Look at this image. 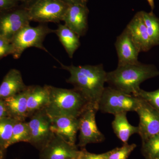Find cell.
I'll use <instances>...</instances> for the list:
<instances>
[{
  "mask_svg": "<svg viewBox=\"0 0 159 159\" xmlns=\"http://www.w3.org/2000/svg\"><path fill=\"white\" fill-rule=\"evenodd\" d=\"M31 22L25 6L0 11V36L11 42L16 33Z\"/></svg>",
  "mask_w": 159,
  "mask_h": 159,
  "instance_id": "7",
  "label": "cell"
},
{
  "mask_svg": "<svg viewBox=\"0 0 159 159\" xmlns=\"http://www.w3.org/2000/svg\"><path fill=\"white\" fill-rule=\"evenodd\" d=\"M13 48L11 42L0 36V60L9 55H12Z\"/></svg>",
  "mask_w": 159,
  "mask_h": 159,
  "instance_id": "27",
  "label": "cell"
},
{
  "mask_svg": "<svg viewBox=\"0 0 159 159\" xmlns=\"http://www.w3.org/2000/svg\"><path fill=\"white\" fill-rule=\"evenodd\" d=\"M141 98L111 87H105L98 104V110L103 113L116 114L135 111Z\"/></svg>",
  "mask_w": 159,
  "mask_h": 159,
  "instance_id": "5",
  "label": "cell"
},
{
  "mask_svg": "<svg viewBox=\"0 0 159 159\" xmlns=\"http://www.w3.org/2000/svg\"><path fill=\"white\" fill-rule=\"evenodd\" d=\"M98 111L90 106L79 117V141L77 146L84 148L88 144L100 143L105 139L97 127L96 115Z\"/></svg>",
  "mask_w": 159,
  "mask_h": 159,
  "instance_id": "9",
  "label": "cell"
},
{
  "mask_svg": "<svg viewBox=\"0 0 159 159\" xmlns=\"http://www.w3.org/2000/svg\"><path fill=\"white\" fill-rule=\"evenodd\" d=\"M126 28L140 52H147L153 47L143 20L141 11L136 13Z\"/></svg>",
  "mask_w": 159,
  "mask_h": 159,
  "instance_id": "14",
  "label": "cell"
},
{
  "mask_svg": "<svg viewBox=\"0 0 159 159\" xmlns=\"http://www.w3.org/2000/svg\"><path fill=\"white\" fill-rule=\"evenodd\" d=\"M70 159H79V155H78V156H77V157H76Z\"/></svg>",
  "mask_w": 159,
  "mask_h": 159,
  "instance_id": "35",
  "label": "cell"
},
{
  "mask_svg": "<svg viewBox=\"0 0 159 159\" xmlns=\"http://www.w3.org/2000/svg\"><path fill=\"white\" fill-rule=\"evenodd\" d=\"M157 159H159V158H158Z\"/></svg>",
  "mask_w": 159,
  "mask_h": 159,
  "instance_id": "36",
  "label": "cell"
},
{
  "mask_svg": "<svg viewBox=\"0 0 159 159\" xmlns=\"http://www.w3.org/2000/svg\"><path fill=\"white\" fill-rule=\"evenodd\" d=\"M89 14V9L87 5H69L63 21L80 37L83 36L88 29Z\"/></svg>",
  "mask_w": 159,
  "mask_h": 159,
  "instance_id": "13",
  "label": "cell"
},
{
  "mask_svg": "<svg viewBox=\"0 0 159 159\" xmlns=\"http://www.w3.org/2000/svg\"><path fill=\"white\" fill-rule=\"evenodd\" d=\"M28 122L31 132V140L29 143L40 151L54 136L51 130V118L43 109L33 114Z\"/></svg>",
  "mask_w": 159,
  "mask_h": 159,
  "instance_id": "8",
  "label": "cell"
},
{
  "mask_svg": "<svg viewBox=\"0 0 159 159\" xmlns=\"http://www.w3.org/2000/svg\"><path fill=\"white\" fill-rule=\"evenodd\" d=\"M58 62L61 68L70 73V77L66 82L72 84L90 105L98 110L99 100L107 82V72L102 64L66 66Z\"/></svg>",
  "mask_w": 159,
  "mask_h": 159,
  "instance_id": "1",
  "label": "cell"
},
{
  "mask_svg": "<svg viewBox=\"0 0 159 159\" xmlns=\"http://www.w3.org/2000/svg\"><path fill=\"white\" fill-rule=\"evenodd\" d=\"M118 57V66L139 63L140 53L134 43L130 33L125 28L117 38L115 43Z\"/></svg>",
  "mask_w": 159,
  "mask_h": 159,
  "instance_id": "12",
  "label": "cell"
},
{
  "mask_svg": "<svg viewBox=\"0 0 159 159\" xmlns=\"http://www.w3.org/2000/svg\"><path fill=\"white\" fill-rule=\"evenodd\" d=\"M7 117H9V115L5 101L0 99V119Z\"/></svg>",
  "mask_w": 159,
  "mask_h": 159,
  "instance_id": "30",
  "label": "cell"
},
{
  "mask_svg": "<svg viewBox=\"0 0 159 159\" xmlns=\"http://www.w3.org/2000/svg\"><path fill=\"white\" fill-rule=\"evenodd\" d=\"M62 1L67 3L69 5L76 4L87 5L89 0H62Z\"/></svg>",
  "mask_w": 159,
  "mask_h": 159,
  "instance_id": "31",
  "label": "cell"
},
{
  "mask_svg": "<svg viewBox=\"0 0 159 159\" xmlns=\"http://www.w3.org/2000/svg\"><path fill=\"white\" fill-rule=\"evenodd\" d=\"M136 147L135 144H124L122 147L105 152L106 157L107 159H127Z\"/></svg>",
  "mask_w": 159,
  "mask_h": 159,
  "instance_id": "25",
  "label": "cell"
},
{
  "mask_svg": "<svg viewBox=\"0 0 159 159\" xmlns=\"http://www.w3.org/2000/svg\"><path fill=\"white\" fill-rule=\"evenodd\" d=\"M137 97L144 99L159 111V89L152 92H147L141 89Z\"/></svg>",
  "mask_w": 159,
  "mask_h": 159,
  "instance_id": "26",
  "label": "cell"
},
{
  "mask_svg": "<svg viewBox=\"0 0 159 159\" xmlns=\"http://www.w3.org/2000/svg\"><path fill=\"white\" fill-rule=\"evenodd\" d=\"M52 33H55V30L43 24L36 27H31L30 25L25 26L11 41L13 48L12 57L14 59H19L24 51L29 48H37L49 53L43 43L46 36Z\"/></svg>",
  "mask_w": 159,
  "mask_h": 159,
  "instance_id": "4",
  "label": "cell"
},
{
  "mask_svg": "<svg viewBox=\"0 0 159 159\" xmlns=\"http://www.w3.org/2000/svg\"><path fill=\"white\" fill-rule=\"evenodd\" d=\"M48 86L50 99L48 104L45 109L51 118L70 116L79 118L82 113L91 106L75 89Z\"/></svg>",
  "mask_w": 159,
  "mask_h": 159,
  "instance_id": "3",
  "label": "cell"
},
{
  "mask_svg": "<svg viewBox=\"0 0 159 159\" xmlns=\"http://www.w3.org/2000/svg\"><path fill=\"white\" fill-rule=\"evenodd\" d=\"M29 87L12 97L4 99L9 117L17 121H25L28 117V100Z\"/></svg>",
  "mask_w": 159,
  "mask_h": 159,
  "instance_id": "18",
  "label": "cell"
},
{
  "mask_svg": "<svg viewBox=\"0 0 159 159\" xmlns=\"http://www.w3.org/2000/svg\"><path fill=\"white\" fill-rule=\"evenodd\" d=\"M79 159H107L105 153L95 154L87 151L84 148L80 150Z\"/></svg>",
  "mask_w": 159,
  "mask_h": 159,
  "instance_id": "28",
  "label": "cell"
},
{
  "mask_svg": "<svg viewBox=\"0 0 159 159\" xmlns=\"http://www.w3.org/2000/svg\"><path fill=\"white\" fill-rule=\"evenodd\" d=\"M20 3V0H0V11L15 8Z\"/></svg>",
  "mask_w": 159,
  "mask_h": 159,
  "instance_id": "29",
  "label": "cell"
},
{
  "mask_svg": "<svg viewBox=\"0 0 159 159\" xmlns=\"http://www.w3.org/2000/svg\"><path fill=\"white\" fill-rule=\"evenodd\" d=\"M63 47L70 58H73L74 53L80 45V36L65 24H59L55 30Z\"/></svg>",
  "mask_w": 159,
  "mask_h": 159,
  "instance_id": "19",
  "label": "cell"
},
{
  "mask_svg": "<svg viewBox=\"0 0 159 159\" xmlns=\"http://www.w3.org/2000/svg\"><path fill=\"white\" fill-rule=\"evenodd\" d=\"M148 36L153 47L159 45V18L152 11H141Z\"/></svg>",
  "mask_w": 159,
  "mask_h": 159,
  "instance_id": "21",
  "label": "cell"
},
{
  "mask_svg": "<svg viewBox=\"0 0 159 159\" xmlns=\"http://www.w3.org/2000/svg\"><path fill=\"white\" fill-rule=\"evenodd\" d=\"M158 75L159 70L153 65L139 62L118 66L114 70L107 72L106 82L111 87L137 97L141 84Z\"/></svg>",
  "mask_w": 159,
  "mask_h": 159,
  "instance_id": "2",
  "label": "cell"
},
{
  "mask_svg": "<svg viewBox=\"0 0 159 159\" xmlns=\"http://www.w3.org/2000/svg\"><path fill=\"white\" fill-rule=\"evenodd\" d=\"M51 130L54 134L72 145H76L77 134L79 130V118L59 116L51 118Z\"/></svg>",
  "mask_w": 159,
  "mask_h": 159,
  "instance_id": "15",
  "label": "cell"
},
{
  "mask_svg": "<svg viewBox=\"0 0 159 159\" xmlns=\"http://www.w3.org/2000/svg\"><path fill=\"white\" fill-rule=\"evenodd\" d=\"M27 87L23 81L21 72L16 69H11L4 77L0 85V99H4L19 93Z\"/></svg>",
  "mask_w": 159,
  "mask_h": 159,
  "instance_id": "16",
  "label": "cell"
},
{
  "mask_svg": "<svg viewBox=\"0 0 159 159\" xmlns=\"http://www.w3.org/2000/svg\"><path fill=\"white\" fill-rule=\"evenodd\" d=\"M39 159H70L79 155L77 145H72L54 134V136L41 149Z\"/></svg>",
  "mask_w": 159,
  "mask_h": 159,
  "instance_id": "11",
  "label": "cell"
},
{
  "mask_svg": "<svg viewBox=\"0 0 159 159\" xmlns=\"http://www.w3.org/2000/svg\"><path fill=\"white\" fill-rule=\"evenodd\" d=\"M126 113L122 112L114 115L115 118L112 122L114 133L123 144L128 143L129 138L134 134H139V132L138 126H133L129 122Z\"/></svg>",
  "mask_w": 159,
  "mask_h": 159,
  "instance_id": "20",
  "label": "cell"
},
{
  "mask_svg": "<svg viewBox=\"0 0 159 159\" xmlns=\"http://www.w3.org/2000/svg\"><path fill=\"white\" fill-rule=\"evenodd\" d=\"M147 1L151 8L152 10H153L155 7L154 0H147Z\"/></svg>",
  "mask_w": 159,
  "mask_h": 159,
  "instance_id": "33",
  "label": "cell"
},
{
  "mask_svg": "<svg viewBox=\"0 0 159 159\" xmlns=\"http://www.w3.org/2000/svg\"><path fill=\"white\" fill-rule=\"evenodd\" d=\"M68 6L62 0H37L27 8L31 21L44 24L63 21Z\"/></svg>",
  "mask_w": 159,
  "mask_h": 159,
  "instance_id": "6",
  "label": "cell"
},
{
  "mask_svg": "<svg viewBox=\"0 0 159 159\" xmlns=\"http://www.w3.org/2000/svg\"><path fill=\"white\" fill-rule=\"evenodd\" d=\"M136 112L139 117V134L142 141L159 134V111L141 98Z\"/></svg>",
  "mask_w": 159,
  "mask_h": 159,
  "instance_id": "10",
  "label": "cell"
},
{
  "mask_svg": "<svg viewBox=\"0 0 159 159\" xmlns=\"http://www.w3.org/2000/svg\"><path fill=\"white\" fill-rule=\"evenodd\" d=\"M27 105L28 117L37 111L46 108L50 99L49 86L45 85L29 86Z\"/></svg>",
  "mask_w": 159,
  "mask_h": 159,
  "instance_id": "17",
  "label": "cell"
},
{
  "mask_svg": "<svg viewBox=\"0 0 159 159\" xmlns=\"http://www.w3.org/2000/svg\"><path fill=\"white\" fill-rule=\"evenodd\" d=\"M20 3L23 4V6L28 7L35 2L37 0H20Z\"/></svg>",
  "mask_w": 159,
  "mask_h": 159,
  "instance_id": "32",
  "label": "cell"
},
{
  "mask_svg": "<svg viewBox=\"0 0 159 159\" xmlns=\"http://www.w3.org/2000/svg\"><path fill=\"white\" fill-rule=\"evenodd\" d=\"M5 150H6L3 149L0 146V159H4V152H5Z\"/></svg>",
  "mask_w": 159,
  "mask_h": 159,
  "instance_id": "34",
  "label": "cell"
},
{
  "mask_svg": "<svg viewBox=\"0 0 159 159\" xmlns=\"http://www.w3.org/2000/svg\"><path fill=\"white\" fill-rule=\"evenodd\" d=\"M142 152L146 159L159 158V134L142 141Z\"/></svg>",
  "mask_w": 159,
  "mask_h": 159,
  "instance_id": "24",
  "label": "cell"
},
{
  "mask_svg": "<svg viewBox=\"0 0 159 159\" xmlns=\"http://www.w3.org/2000/svg\"><path fill=\"white\" fill-rule=\"evenodd\" d=\"M17 121L10 117L0 119V146L5 150L8 148L13 127Z\"/></svg>",
  "mask_w": 159,
  "mask_h": 159,
  "instance_id": "23",
  "label": "cell"
},
{
  "mask_svg": "<svg viewBox=\"0 0 159 159\" xmlns=\"http://www.w3.org/2000/svg\"><path fill=\"white\" fill-rule=\"evenodd\" d=\"M31 140V132L28 122L18 121L13 127L12 136L8 144V147L20 142L29 143Z\"/></svg>",
  "mask_w": 159,
  "mask_h": 159,
  "instance_id": "22",
  "label": "cell"
}]
</instances>
